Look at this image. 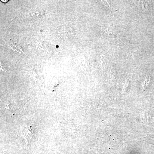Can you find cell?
<instances>
[{
	"mask_svg": "<svg viewBox=\"0 0 154 154\" xmlns=\"http://www.w3.org/2000/svg\"><path fill=\"white\" fill-rule=\"evenodd\" d=\"M23 135L26 140H30L32 137V134L29 127H26L23 129Z\"/></svg>",
	"mask_w": 154,
	"mask_h": 154,
	"instance_id": "obj_1",
	"label": "cell"
}]
</instances>
